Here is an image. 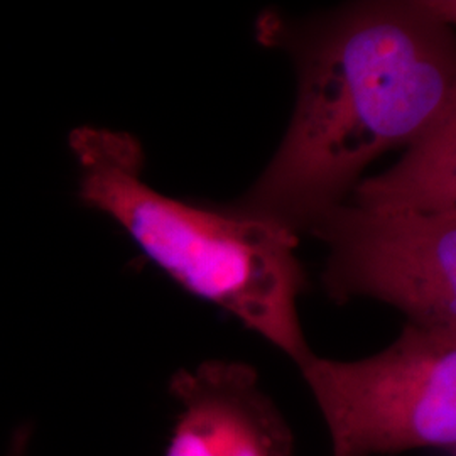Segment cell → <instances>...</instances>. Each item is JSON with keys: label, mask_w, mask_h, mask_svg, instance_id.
Instances as JSON below:
<instances>
[{"label": "cell", "mask_w": 456, "mask_h": 456, "mask_svg": "<svg viewBox=\"0 0 456 456\" xmlns=\"http://www.w3.org/2000/svg\"><path fill=\"white\" fill-rule=\"evenodd\" d=\"M68 146L83 203L124 228L166 276L227 311L297 369L314 355L297 311L308 282L297 237L227 207L159 193L144 180L146 154L129 132L82 126L69 132Z\"/></svg>", "instance_id": "2"}, {"label": "cell", "mask_w": 456, "mask_h": 456, "mask_svg": "<svg viewBox=\"0 0 456 456\" xmlns=\"http://www.w3.org/2000/svg\"><path fill=\"white\" fill-rule=\"evenodd\" d=\"M455 4L357 2L308 20L264 12V46L289 53L296 103L271 163L237 215L294 237L342 205L382 154L456 112Z\"/></svg>", "instance_id": "1"}, {"label": "cell", "mask_w": 456, "mask_h": 456, "mask_svg": "<svg viewBox=\"0 0 456 456\" xmlns=\"http://www.w3.org/2000/svg\"><path fill=\"white\" fill-rule=\"evenodd\" d=\"M333 456H397L456 446V328L406 323L359 360L313 355L299 367Z\"/></svg>", "instance_id": "3"}, {"label": "cell", "mask_w": 456, "mask_h": 456, "mask_svg": "<svg viewBox=\"0 0 456 456\" xmlns=\"http://www.w3.org/2000/svg\"><path fill=\"white\" fill-rule=\"evenodd\" d=\"M389 171L360 180L355 205L424 213L456 212V112L424 132Z\"/></svg>", "instance_id": "6"}, {"label": "cell", "mask_w": 456, "mask_h": 456, "mask_svg": "<svg viewBox=\"0 0 456 456\" xmlns=\"http://www.w3.org/2000/svg\"><path fill=\"white\" fill-rule=\"evenodd\" d=\"M180 404L164 456H294V436L259 372L240 360L210 359L169 380Z\"/></svg>", "instance_id": "5"}, {"label": "cell", "mask_w": 456, "mask_h": 456, "mask_svg": "<svg viewBox=\"0 0 456 456\" xmlns=\"http://www.w3.org/2000/svg\"><path fill=\"white\" fill-rule=\"evenodd\" d=\"M26 443H28V438L24 440V443H22V450L20 452H17V446L12 450V453H11V456H26V453H24V446H26Z\"/></svg>", "instance_id": "7"}, {"label": "cell", "mask_w": 456, "mask_h": 456, "mask_svg": "<svg viewBox=\"0 0 456 456\" xmlns=\"http://www.w3.org/2000/svg\"><path fill=\"white\" fill-rule=\"evenodd\" d=\"M311 235L330 254L325 291L335 303L370 297L424 328H456V212L338 205Z\"/></svg>", "instance_id": "4"}]
</instances>
